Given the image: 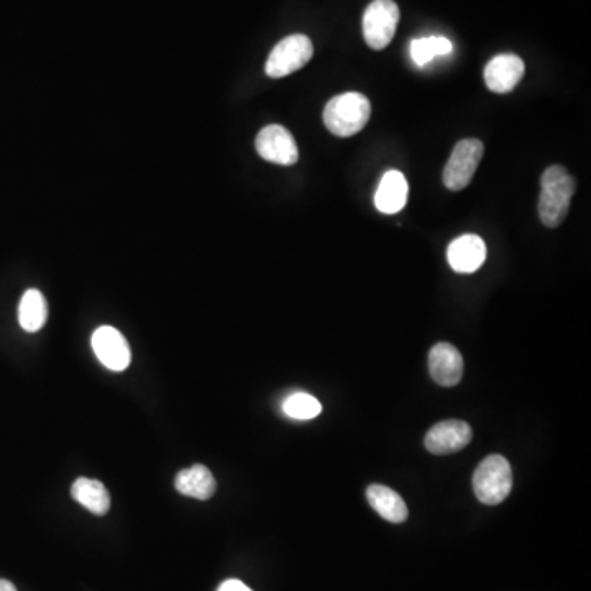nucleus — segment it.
Wrapping results in <instances>:
<instances>
[{
  "label": "nucleus",
  "mask_w": 591,
  "mask_h": 591,
  "mask_svg": "<svg viewBox=\"0 0 591 591\" xmlns=\"http://www.w3.org/2000/svg\"><path fill=\"white\" fill-rule=\"evenodd\" d=\"M447 260L452 270L470 275L482 268L486 260V245L478 235H462L450 243Z\"/></svg>",
  "instance_id": "f8f14e48"
},
{
  "label": "nucleus",
  "mask_w": 591,
  "mask_h": 591,
  "mask_svg": "<svg viewBox=\"0 0 591 591\" xmlns=\"http://www.w3.org/2000/svg\"><path fill=\"white\" fill-rule=\"evenodd\" d=\"M283 413L296 421H309L322 413V404L312 394L299 391L283 401Z\"/></svg>",
  "instance_id": "6ab92c4d"
},
{
  "label": "nucleus",
  "mask_w": 591,
  "mask_h": 591,
  "mask_svg": "<svg viewBox=\"0 0 591 591\" xmlns=\"http://www.w3.org/2000/svg\"><path fill=\"white\" fill-rule=\"evenodd\" d=\"M513 488V470L501 455H488L473 475V491L488 506L503 503Z\"/></svg>",
  "instance_id": "7ed1b4c3"
},
{
  "label": "nucleus",
  "mask_w": 591,
  "mask_h": 591,
  "mask_svg": "<svg viewBox=\"0 0 591 591\" xmlns=\"http://www.w3.org/2000/svg\"><path fill=\"white\" fill-rule=\"evenodd\" d=\"M217 591H253L252 588L247 587L245 583L240 582L237 578H229L225 582L220 583Z\"/></svg>",
  "instance_id": "aec40b11"
},
{
  "label": "nucleus",
  "mask_w": 591,
  "mask_h": 591,
  "mask_svg": "<svg viewBox=\"0 0 591 591\" xmlns=\"http://www.w3.org/2000/svg\"><path fill=\"white\" fill-rule=\"evenodd\" d=\"M71 495L81 506L97 516H104L110 509L109 491L99 480L78 478L71 486Z\"/></svg>",
  "instance_id": "dca6fc26"
},
{
  "label": "nucleus",
  "mask_w": 591,
  "mask_h": 591,
  "mask_svg": "<svg viewBox=\"0 0 591 591\" xmlns=\"http://www.w3.org/2000/svg\"><path fill=\"white\" fill-rule=\"evenodd\" d=\"M399 9L393 0H373L363 14V37L372 50H385L398 28Z\"/></svg>",
  "instance_id": "39448f33"
},
{
  "label": "nucleus",
  "mask_w": 591,
  "mask_h": 591,
  "mask_svg": "<svg viewBox=\"0 0 591 591\" xmlns=\"http://www.w3.org/2000/svg\"><path fill=\"white\" fill-rule=\"evenodd\" d=\"M255 147L263 160L271 161L276 165L291 166L298 163L299 150L296 140L281 125L265 127L262 132L258 133Z\"/></svg>",
  "instance_id": "6e6552de"
},
{
  "label": "nucleus",
  "mask_w": 591,
  "mask_h": 591,
  "mask_svg": "<svg viewBox=\"0 0 591 591\" xmlns=\"http://www.w3.org/2000/svg\"><path fill=\"white\" fill-rule=\"evenodd\" d=\"M454 45L449 38L445 37H424L417 38L411 43V58L417 66H424L431 63L436 56H445L452 53Z\"/></svg>",
  "instance_id": "a211bd4d"
},
{
  "label": "nucleus",
  "mask_w": 591,
  "mask_h": 591,
  "mask_svg": "<svg viewBox=\"0 0 591 591\" xmlns=\"http://www.w3.org/2000/svg\"><path fill=\"white\" fill-rule=\"evenodd\" d=\"M92 350L112 372H124L132 360L129 342L115 327L102 326L92 334Z\"/></svg>",
  "instance_id": "0eeeda50"
},
{
  "label": "nucleus",
  "mask_w": 591,
  "mask_h": 591,
  "mask_svg": "<svg viewBox=\"0 0 591 591\" xmlns=\"http://www.w3.org/2000/svg\"><path fill=\"white\" fill-rule=\"evenodd\" d=\"M429 372L437 385L445 388L459 385L463 376L462 353L454 345L439 342L429 352Z\"/></svg>",
  "instance_id": "9d476101"
},
{
  "label": "nucleus",
  "mask_w": 591,
  "mask_h": 591,
  "mask_svg": "<svg viewBox=\"0 0 591 591\" xmlns=\"http://www.w3.org/2000/svg\"><path fill=\"white\" fill-rule=\"evenodd\" d=\"M372 104L360 92H345L330 99L324 109V124L337 137L347 138L365 129Z\"/></svg>",
  "instance_id": "f03ea898"
},
{
  "label": "nucleus",
  "mask_w": 591,
  "mask_h": 591,
  "mask_svg": "<svg viewBox=\"0 0 591 591\" xmlns=\"http://www.w3.org/2000/svg\"><path fill=\"white\" fill-rule=\"evenodd\" d=\"M175 486L181 495L206 501L216 493L217 483L209 468L204 465H194L178 473Z\"/></svg>",
  "instance_id": "2eb2a0df"
},
{
  "label": "nucleus",
  "mask_w": 591,
  "mask_h": 591,
  "mask_svg": "<svg viewBox=\"0 0 591 591\" xmlns=\"http://www.w3.org/2000/svg\"><path fill=\"white\" fill-rule=\"evenodd\" d=\"M367 500L388 523L401 524L408 519V504L403 498L385 485H370L367 488Z\"/></svg>",
  "instance_id": "4468645a"
},
{
  "label": "nucleus",
  "mask_w": 591,
  "mask_h": 591,
  "mask_svg": "<svg viewBox=\"0 0 591 591\" xmlns=\"http://www.w3.org/2000/svg\"><path fill=\"white\" fill-rule=\"evenodd\" d=\"M0 591H17V588H15L14 583L9 582V580L0 578Z\"/></svg>",
  "instance_id": "412c9836"
},
{
  "label": "nucleus",
  "mask_w": 591,
  "mask_h": 591,
  "mask_svg": "<svg viewBox=\"0 0 591 591\" xmlns=\"http://www.w3.org/2000/svg\"><path fill=\"white\" fill-rule=\"evenodd\" d=\"M314 46L311 38L301 33L283 38L266 60L265 73L273 79L286 78L311 61Z\"/></svg>",
  "instance_id": "20e7f679"
},
{
  "label": "nucleus",
  "mask_w": 591,
  "mask_h": 591,
  "mask_svg": "<svg viewBox=\"0 0 591 591\" xmlns=\"http://www.w3.org/2000/svg\"><path fill=\"white\" fill-rule=\"evenodd\" d=\"M408 181L401 171H386L375 193V206L383 214H398L408 202Z\"/></svg>",
  "instance_id": "ddd939ff"
},
{
  "label": "nucleus",
  "mask_w": 591,
  "mask_h": 591,
  "mask_svg": "<svg viewBox=\"0 0 591 591\" xmlns=\"http://www.w3.org/2000/svg\"><path fill=\"white\" fill-rule=\"evenodd\" d=\"M472 427L459 419L442 421L427 432L424 445L434 455H449L465 449L472 442Z\"/></svg>",
  "instance_id": "1a4fd4ad"
},
{
  "label": "nucleus",
  "mask_w": 591,
  "mask_h": 591,
  "mask_svg": "<svg viewBox=\"0 0 591 591\" xmlns=\"http://www.w3.org/2000/svg\"><path fill=\"white\" fill-rule=\"evenodd\" d=\"M48 319L46 299L38 289H28L19 306V322L25 332H38Z\"/></svg>",
  "instance_id": "f3484780"
},
{
  "label": "nucleus",
  "mask_w": 591,
  "mask_h": 591,
  "mask_svg": "<svg viewBox=\"0 0 591 591\" xmlns=\"http://www.w3.org/2000/svg\"><path fill=\"white\" fill-rule=\"evenodd\" d=\"M485 147L477 138L460 140L455 145L454 152L444 168L445 188L450 191H462L472 183L473 176L477 173L478 165L483 158Z\"/></svg>",
  "instance_id": "423d86ee"
},
{
  "label": "nucleus",
  "mask_w": 591,
  "mask_h": 591,
  "mask_svg": "<svg viewBox=\"0 0 591 591\" xmlns=\"http://www.w3.org/2000/svg\"><path fill=\"white\" fill-rule=\"evenodd\" d=\"M524 61L516 55H498L486 65V88L496 94H508L523 79Z\"/></svg>",
  "instance_id": "9b49d317"
},
{
  "label": "nucleus",
  "mask_w": 591,
  "mask_h": 591,
  "mask_svg": "<svg viewBox=\"0 0 591 591\" xmlns=\"http://www.w3.org/2000/svg\"><path fill=\"white\" fill-rule=\"evenodd\" d=\"M575 178L564 166H549L541 178V197H539V217L542 224L550 229L559 227L569 214L570 202L575 193Z\"/></svg>",
  "instance_id": "f257e3e1"
}]
</instances>
